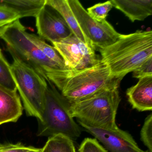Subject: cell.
Segmentation results:
<instances>
[{
    "label": "cell",
    "instance_id": "1",
    "mask_svg": "<svg viewBox=\"0 0 152 152\" xmlns=\"http://www.w3.org/2000/svg\"><path fill=\"white\" fill-rule=\"evenodd\" d=\"M48 80L71 103L104 90L119 88L122 80L112 75L108 66L101 60L84 69H54Z\"/></svg>",
    "mask_w": 152,
    "mask_h": 152
},
{
    "label": "cell",
    "instance_id": "2",
    "mask_svg": "<svg viewBox=\"0 0 152 152\" xmlns=\"http://www.w3.org/2000/svg\"><path fill=\"white\" fill-rule=\"evenodd\" d=\"M98 50L101 60L108 66L112 75L122 80L152 57V31L121 34L114 43Z\"/></svg>",
    "mask_w": 152,
    "mask_h": 152
},
{
    "label": "cell",
    "instance_id": "3",
    "mask_svg": "<svg viewBox=\"0 0 152 152\" xmlns=\"http://www.w3.org/2000/svg\"><path fill=\"white\" fill-rule=\"evenodd\" d=\"M26 33L19 19L0 28V39L5 42L13 59L33 69L48 82L52 70L62 69L34 44Z\"/></svg>",
    "mask_w": 152,
    "mask_h": 152
},
{
    "label": "cell",
    "instance_id": "4",
    "mask_svg": "<svg viewBox=\"0 0 152 152\" xmlns=\"http://www.w3.org/2000/svg\"><path fill=\"white\" fill-rule=\"evenodd\" d=\"M69 102L51 82H48L45 92L44 112L38 121L37 136L51 137L61 135L74 141L81 134L80 128L72 117Z\"/></svg>",
    "mask_w": 152,
    "mask_h": 152
},
{
    "label": "cell",
    "instance_id": "5",
    "mask_svg": "<svg viewBox=\"0 0 152 152\" xmlns=\"http://www.w3.org/2000/svg\"><path fill=\"white\" fill-rule=\"evenodd\" d=\"M121 101L119 88L107 89L73 103H69L73 118L99 128L114 129Z\"/></svg>",
    "mask_w": 152,
    "mask_h": 152
},
{
    "label": "cell",
    "instance_id": "6",
    "mask_svg": "<svg viewBox=\"0 0 152 152\" xmlns=\"http://www.w3.org/2000/svg\"><path fill=\"white\" fill-rule=\"evenodd\" d=\"M11 70L26 114L41 121L48 82L33 69L15 59Z\"/></svg>",
    "mask_w": 152,
    "mask_h": 152
},
{
    "label": "cell",
    "instance_id": "7",
    "mask_svg": "<svg viewBox=\"0 0 152 152\" xmlns=\"http://www.w3.org/2000/svg\"><path fill=\"white\" fill-rule=\"evenodd\" d=\"M68 2L81 30L95 49L106 48L118 39L121 34L106 20L100 23L92 18L78 0Z\"/></svg>",
    "mask_w": 152,
    "mask_h": 152
},
{
    "label": "cell",
    "instance_id": "8",
    "mask_svg": "<svg viewBox=\"0 0 152 152\" xmlns=\"http://www.w3.org/2000/svg\"><path fill=\"white\" fill-rule=\"evenodd\" d=\"M68 68L83 69L100 62L95 50L81 41L74 34L60 42L52 43Z\"/></svg>",
    "mask_w": 152,
    "mask_h": 152
},
{
    "label": "cell",
    "instance_id": "9",
    "mask_svg": "<svg viewBox=\"0 0 152 152\" xmlns=\"http://www.w3.org/2000/svg\"><path fill=\"white\" fill-rule=\"evenodd\" d=\"M86 131L103 144L108 152H149L140 148L132 136L117 128L114 129L99 128L77 121Z\"/></svg>",
    "mask_w": 152,
    "mask_h": 152
},
{
    "label": "cell",
    "instance_id": "10",
    "mask_svg": "<svg viewBox=\"0 0 152 152\" xmlns=\"http://www.w3.org/2000/svg\"><path fill=\"white\" fill-rule=\"evenodd\" d=\"M35 18L38 34L42 39L53 43L60 42L73 34L61 15L47 4Z\"/></svg>",
    "mask_w": 152,
    "mask_h": 152
},
{
    "label": "cell",
    "instance_id": "11",
    "mask_svg": "<svg viewBox=\"0 0 152 152\" xmlns=\"http://www.w3.org/2000/svg\"><path fill=\"white\" fill-rule=\"evenodd\" d=\"M128 101L140 112L152 111V75L139 79L137 84L127 89Z\"/></svg>",
    "mask_w": 152,
    "mask_h": 152
},
{
    "label": "cell",
    "instance_id": "12",
    "mask_svg": "<svg viewBox=\"0 0 152 152\" xmlns=\"http://www.w3.org/2000/svg\"><path fill=\"white\" fill-rule=\"evenodd\" d=\"M23 107L17 91L0 85V125L16 122L23 114Z\"/></svg>",
    "mask_w": 152,
    "mask_h": 152
},
{
    "label": "cell",
    "instance_id": "13",
    "mask_svg": "<svg viewBox=\"0 0 152 152\" xmlns=\"http://www.w3.org/2000/svg\"><path fill=\"white\" fill-rule=\"evenodd\" d=\"M113 7L124 13L132 22L144 21L152 15V0H112Z\"/></svg>",
    "mask_w": 152,
    "mask_h": 152
},
{
    "label": "cell",
    "instance_id": "14",
    "mask_svg": "<svg viewBox=\"0 0 152 152\" xmlns=\"http://www.w3.org/2000/svg\"><path fill=\"white\" fill-rule=\"evenodd\" d=\"M46 4L53 8L61 15L75 37L96 50L81 30L70 8L68 0H46Z\"/></svg>",
    "mask_w": 152,
    "mask_h": 152
},
{
    "label": "cell",
    "instance_id": "15",
    "mask_svg": "<svg viewBox=\"0 0 152 152\" xmlns=\"http://www.w3.org/2000/svg\"><path fill=\"white\" fill-rule=\"evenodd\" d=\"M45 4L46 0H0V6L16 13L20 18L35 17Z\"/></svg>",
    "mask_w": 152,
    "mask_h": 152
},
{
    "label": "cell",
    "instance_id": "16",
    "mask_svg": "<svg viewBox=\"0 0 152 152\" xmlns=\"http://www.w3.org/2000/svg\"><path fill=\"white\" fill-rule=\"evenodd\" d=\"M42 152H76V150L73 140L58 135L48 137Z\"/></svg>",
    "mask_w": 152,
    "mask_h": 152
},
{
    "label": "cell",
    "instance_id": "17",
    "mask_svg": "<svg viewBox=\"0 0 152 152\" xmlns=\"http://www.w3.org/2000/svg\"><path fill=\"white\" fill-rule=\"evenodd\" d=\"M27 37L33 42L34 44L48 58L57 64L62 69H67L65 63L60 54L54 47L46 43L44 40L34 34L27 32Z\"/></svg>",
    "mask_w": 152,
    "mask_h": 152
},
{
    "label": "cell",
    "instance_id": "18",
    "mask_svg": "<svg viewBox=\"0 0 152 152\" xmlns=\"http://www.w3.org/2000/svg\"><path fill=\"white\" fill-rule=\"evenodd\" d=\"M0 85L12 91H17L12 75L11 65L0 51Z\"/></svg>",
    "mask_w": 152,
    "mask_h": 152
},
{
    "label": "cell",
    "instance_id": "19",
    "mask_svg": "<svg viewBox=\"0 0 152 152\" xmlns=\"http://www.w3.org/2000/svg\"><path fill=\"white\" fill-rule=\"evenodd\" d=\"M113 7L111 1L99 3L88 8L87 12L93 19L98 22H103L106 20L108 13Z\"/></svg>",
    "mask_w": 152,
    "mask_h": 152
},
{
    "label": "cell",
    "instance_id": "20",
    "mask_svg": "<svg viewBox=\"0 0 152 152\" xmlns=\"http://www.w3.org/2000/svg\"><path fill=\"white\" fill-rule=\"evenodd\" d=\"M140 137L144 145L152 152V114L147 116L140 131Z\"/></svg>",
    "mask_w": 152,
    "mask_h": 152
},
{
    "label": "cell",
    "instance_id": "21",
    "mask_svg": "<svg viewBox=\"0 0 152 152\" xmlns=\"http://www.w3.org/2000/svg\"><path fill=\"white\" fill-rule=\"evenodd\" d=\"M79 152H108L96 139L87 138L83 141Z\"/></svg>",
    "mask_w": 152,
    "mask_h": 152
},
{
    "label": "cell",
    "instance_id": "22",
    "mask_svg": "<svg viewBox=\"0 0 152 152\" xmlns=\"http://www.w3.org/2000/svg\"><path fill=\"white\" fill-rule=\"evenodd\" d=\"M18 14L0 6V28L20 19Z\"/></svg>",
    "mask_w": 152,
    "mask_h": 152
},
{
    "label": "cell",
    "instance_id": "23",
    "mask_svg": "<svg viewBox=\"0 0 152 152\" xmlns=\"http://www.w3.org/2000/svg\"><path fill=\"white\" fill-rule=\"evenodd\" d=\"M152 75V57L149 58L132 72V77L140 79Z\"/></svg>",
    "mask_w": 152,
    "mask_h": 152
},
{
    "label": "cell",
    "instance_id": "24",
    "mask_svg": "<svg viewBox=\"0 0 152 152\" xmlns=\"http://www.w3.org/2000/svg\"><path fill=\"white\" fill-rule=\"evenodd\" d=\"M34 147L26 146L21 143L0 145V152H27Z\"/></svg>",
    "mask_w": 152,
    "mask_h": 152
},
{
    "label": "cell",
    "instance_id": "25",
    "mask_svg": "<svg viewBox=\"0 0 152 152\" xmlns=\"http://www.w3.org/2000/svg\"><path fill=\"white\" fill-rule=\"evenodd\" d=\"M42 148H37L33 147L31 149L27 152H42Z\"/></svg>",
    "mask_w": 152,
    "mask_h": 152
},
{
    "label": "cell",
    "instance_id": "26",
    "mask_svg": "<svg viewBox=\"0 0 152 152\" xmlns=\"http://www.w3.org/2000/svg\"><path fill=\"white\" fill-rule=\"evenodd\" d=\"M0 51H1V50L0 49Z\"/></svg>",
    "mask_w": 152,
    "mask_h": 152
}]
</instances>
